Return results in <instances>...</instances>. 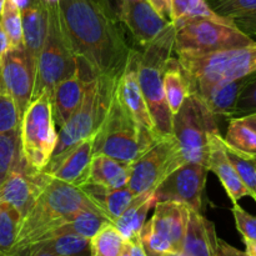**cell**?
Masks as SVG:
<instances>
[{"instance_id":"obj_1","label":"cell","mask_w":256,"mask_h":256,"mask_svg":"<svg viewBox=\"0 0 256 256\" xmlns=\"http://www.w3.org/2000/svg\"><path fill=\"white\" fill-rule=\"evenodd\" d=\"M58 6L78 59L94 75L122 74L132 48L102 4L98 0H60Z\"/></svg>"},{"instance_id":"obj_2","label":"cell","mask_w":256,"mask_h":256,"mask_svg":"<svg viewBox=\"0 0 256 256\" xmlns=\"http://www.w3.org/2000/svg\"><path fill=\"white\" fill-rule=\"evenodd\" d=\"M84 209L104 214L82 188L48 175L34 204L22 219L16 240L10 252L25 249L48 239L55 230Z\"/></svg>"},{"instance_id":"obj_3","label":"cell","mask_w":256,"mask_h":256,"mask_svg":"<svg viewBox=\"0 0 256 256\" xmlns=\"http://www.w3.org/2000/svg\"><path fill=\"white\" fill-rule=\"evenodd\" d=\"M160 138L162 136L145 129L134 119L115 89L106 116L92 138V155H106L130 164L145 154Z\"/></svg>"},{"instance_id":"obj_4","label":"cell","mask_w":256,"mask_h":256,"mask_svg":"<svg viewBox=\"0 0 256 256\" xmlns=\"http://www.w3.org/2000/svg\"><path fill=\"white\" fill-rule=\"evenodd\" d=\"M174 36L175 28L170 22L142 52L136 50L138 82L159 136H172V114L162 86V65L172 56Z\"/></svg>"},{"instance_id":"obj_5","label":"cell","mask_w":256,"mask_h":256,"mask_svg":"<svg viewBox=\"0 0 256 256\" xmlns=\"http://www.w3.org/2000/svg\"><path fill=\"white\" fill-rule=\"evenodd\" d=\"M119 76L96 75L86 82L82 104L60 128L56 146L49 162L59 159L84 140L94 138L106 116Z\"/></svg>"},{"instance_id":"obj_6","label":"cell","mask_w":256,"mask_h":256,"mask_svg":"<svg viewBox=\"0 0 256 256\" xmlns=\"http://www.w3.org/2000/svg\"><path fill=\"white\" fill-rule=\"evenodd\" d=\"M176 55L189 92L206 85L256 74V44L204 54L180 52Z\"/></svg>"},{"instance_id":"obj_7","label":"cell","mask_w":256,"mask_h":256,"mask_svg":"<svg viewBox=\"0 0 256 256\" xmlns=\"http://www.w3.org/2000/svg\"><path fill=\"white\" fill-rule=\"evenodd\" d=\"M48 30L38 58L32 98L42 92L52 95L55 85L74 74L78 58L62 26L58 4H46Z\"/></svg>"},{"instance_id":"obj_8","label":"cell","mask_w":256,"mask_h":256,"mask_svg":"<svg viewBox=\"0 0 256 256\" xmlns=\"http://www.w3.org/2000/svg\"><path fill=\"white\" fill-rule=\"evenodd\" d=\"M55 126L52 95L42 92L30 100L20 120L22 156L36 172H42L52 159L58 142Z\"/></svg>"},{"instance_id":"obj_9","label":"cell","mask_w":256,"mask_h":256,"mask_svg":"<svg viewBox=\"0 0 256 256\" xmlns=\"http://www.w3.org/2000/svg\"><path fill=\"white\" fill-rule=\"evenodd\" d=\"M175 28L174 50L180 52H204L255 45L256 42L236 26L209 18H188L172 22Z\"/></svg>"},{"instance_id":"obj_10","label":"cell","mask_w":256,"mask_h":256,"mask_svg":"<svg viewBox=\"0 0 256 256\" xmlns=\"http://www.w3.org/2000/svg\"><path fill=\"white\" fill-rule=\"evenodd\" d=\"M216 130H219L216 118L205 108L196 95L189 92L179 112L172 116V135L179 145L184 162L206 168L208 136Z\"/></svg>"},{"instance_id":"obj_11","label":"cell","mask_w":256,"mask_h":256,"mask_svg":"<svg viewBox=\"0 0 256 256\" xmlns=\"http://www.w3.org/2000/svg\"><path fill=\"white\" fill-rule=\"evenodd\" d=\"M182 164H185L184 158L174 135L160 138L145 154L130 162L128 189L134 196L154 192Z\"/></svg>"},{"instance_id":"obj_12","label":"cell","mask_w":256,"mask_h":256,"mask_svg":"<svg viewBox=\"0 0 256 256\" xmlns=\"http://www.w3.org/2000/svg\"><path fill=\"white\" fill-rule=\"evenodd\" d=\"M206 172L204 165L195 162L182 164L154 190L158 202H182L190 209L200 212Z\"/></svg>"},{"instance_id":"obj_13","label":"cell","mask_w":256,"mask_h":256,"mask_svg":"<svg viewBox=\"0 0 256 256\" xmlns=\"http://www.w3.org/2000/svg\"><path fill=\"white\" fill-rule=\"evenodd\" d=\"M34 82L24 49H10L0 62V92L12 98L20 120L32 100Z\"/></svg>"},{"instance_id":"obj_14","label":"cell","mask_w":256,"mask_h":256,"mask_svg":"<svg viewBox=\"0 0 256 256\" xmlns=\"http://www.w3.org/2000/svg\"><path fill=\"white\" fill-rule=\"evenodd\" d=\"M46 179L48 175L45 172L30 168L24 156H22L0 186V202L12 205L24 218L34 204Z\"/></svg>"},{"instance_id":"obj_15","label":"cell","mask_w":256,"mask_h":256,"mask_svg":"<svg viewBox=\"0 0 256 256\" xmlns=\"http://www.w3.org/2000/svg\"><path fill=\"white\" fill-rule=\"evenodd\" d=\"M94 76L96 75L92 74L88 66H85L84 72L82 62L78 59V68L74 74L55 85L52 92V116L58 128H62L76 112L84 98L86 82Z\"/></svg>"},{"instance_id":"obj_16","label":"cell","mask_w":256,"mask_h":256,"mask_svg":"<svg viewBox=\"0 0 256 256\" xmlns=\"http://www.w3.org/2000/svg\"><path fill=\"white\" fill-rule=\"evenodd\" d=\"M208 170L214 172L219 178L222 188L226 192L232 204H236L240 199L250 196V192L238 175L234 165L228 158L224 148L222 136L219 130L212 132L208 136Z\"/></svg>"},{"instance_id":"obj_17","label":"cell","mask_w":256,"mask_h":256,"mask_svg":"<svg viewBox=\"0 0 256 256\" xmlns=\"http://www.w3.org/2000/svg\"><path fill=\"white\" fill-rule=\"evenodd\" d=\"M136 50L138 49H134V48L130 50L126 65H125L124 70L118 79L116 92L125 108L132 112L134 119L140 125H142L145 129L150 130L158 135L154 122L150 116L149 109H148V105L145 102L144 96H142V89H140L139 82H138Z\"/></svg>"},{"instance_id":"obj_18","label":"cell","mask_w":256,"mask_h":256,"mask_svg":"<svg viewBox=\"0 0 256 256\" xmlns=\"http://www.w3.org/2000/svg\"><path fill=\"white\" fill-rule=\"evenodd\" d=\"M92 159V138L84 140L65 152L55 162H49L42 172L54 179L82 186L89 175L90 162Z\"/></svg>"},{"instance_id":"obj_19","label":"cell","mask_w":256,"mask_h":256,"mask_svg":"<svg viewBox=\"0 0 256 256\" xmlns=\"http://www.w3.org/2000/svg\"><path fill=\"white\" fill-rule=\"evenodd\" d=\"M170 22L162 19L146 0L125 2L124 25L142 48L156 39Z\"/></svg>"},{"instance_id":"obj_20","label":"cell","mask_w":256,"mask_h":256,"mask_svg":"<svg viewBox=\"0 0 256 256\" xmlns=\"http://www.w3.org/2000/svg\"><path fill=\"white\" fill-rule=\"evenodd\" d=\"M189 210L190 208L182 202H158L150 219L155 232L170 242L175 252H182Z\"/></svg>"},{"instance_id":"obj_21","label":"cell","mask_w":256,"mask_h":256,"mask_svg":"<svg viewBox=\"0 0 256 256\" xmlns=\"http://www.w3.org/2000/svg\"><path fill=\"white\" fill-rule=\"evenodd\" d=\"M22 45L28 64L36 72L38 58L44 44L48 30V8L44 0H32L30 5L22 10Z\"/></svg>"},{"instance_id":"obj_22","label":"cell","mask_w":256,"mask_h":256,"mask_svg":"<svg viewBox=\"0 0 256 256\" xmlns=\"http://www.w3.org/2000/svg\"><path fill=\"white\" fill-rule=\"evenodd\" d=\"M254 75L255 74L242 78V79L232 80V82L206 85L194 92H190V94L196 95L215 118L222 116L230 120L234 115L235 106H236L238 99L242 89L252 79Z\"/></svg>"},{"instance_id":"obj_23","label":"cell","mask_w":256,"mask_h":256,"mask_svg":"<svg viewBox=\"0 0 256 256\" xmlns=\"http://www.w3.org/2000/svg\"><path fill=\"white\" fill-rule=\"evenodd\" d=\"M219 238L214 222L202 216L200 212L189 210L186 232L182 252L186 256H218Z\"/></svg>"},{"instance_id":"obj_24","label":"cell","mask_w":256,"mask_h":256,"mask_svg":"<svg viewBox=\"0 0 256 256\" xmlns=\"http://www.w3.org/2000/svg\"><path fill=\"white\" fill-rule=\"evenodd\" d=\"M129 175V162H119L106 155H92L85 184L98 185L105 189H122L128 185Z\"/></svg>"},{"instance_id":"obj_25","label":"cell","mask_w":256,"mask_h":256,"mask_svg":"<svg viewBox=\"0 0 256 256\" xmlns=\"http://www.w3.org/2000/svg\"><path fill=\"white\" fill-rule=\"evenodd\" d=\"M156 202L158 199L154 192H142L132 200L129 206L114 222L115 228L126 242L139 240L140 232L146 222L148 212L152 208H155Z\"/></svg>"},{"instance_id":"obj_26","label":"cell","mask_w":256,"mask_h":256,"mask_svg":"<svg viewBox=\"0 0 256 256\" xmlns=\"http://www.w3.org/2000/svg\"><path fill=\"white\" fill-rule=\"evenodd\" d=\"M220 16L230 20L256 42V0H205Z\"/></svg>"},{"instance_id":"obj_27","label":"cell","mask_w":256,"mask_h":256,"mask_svg":"<svg viewBox=\"0 0 256 256\" xmlns=\"http://www.w3.org/2000/svg\"><path fill=\"white\" fill-rule=\"evenodd\" d=\"M80 188L92 198V202L102 209L112 224L119 219L135 198L128 186L122 189H105L98 185L85 184Z\"/></svg>"},{"instance_id":"obj_28","label":"cell","mask_w":256,"mask_h":256,"mask_svg":"<svg viewBox=\"0 0 256 256\" xmlns=\"http://www.w3.org/2000/svg\"><path fill=\"white\" fill-rule=\"evenodd\" d=\"M162 86L169 109L174 116L189 95L186 79L176 58H168L162 65Z\"/></svg>"},{"instance_id":"obj_29","label":"cell","mask_w":256,"mask_h":256,"mask_svg":"<svg viewBox=\"0 0 256 256\" xmlns=\"http://www.w3.org/2000/svg\"><path fill=\"white\" fill-rule=\"evenodd\" d=\"M108 222H112L104 214H102V212L89 209L80 210L66 224H64L59 229L55 230L49 238L60 234H78L84 238H88V239H92Z\"/></svg>"},{"instance_id":"obj_30","label":"cell","mask_w":256,"mask_h":256,"mask_svg":"<svg viewBox=\"0 0 256 256\" xmlns=\"http://www.w3.org/2000/svg\"><path fill=\"white\" fill-rule=\"evenodd\" d=\"M56 256H90V239L78 234H60L36 242Z\"/></svg>"},{"instance_id":"obj_31","label":"cell","mask_w":256,"mask_h":256,"mask_svg":"<svg viewBox=\"0 0 256 256\" xmlns=\"http://www.w3.org/2000/svg\"><path fill=\"white\" fill-rule=\"evenodd\" d=\"M125 245L126 240L119 230L108 222L90 239V256H120Z\"/></svg>"},{"instance_id":"obj_32","label":"cell","mask_w":256,"mask_h":256,"mask_svg":"<svg viewBox=\"0 0 256 256\" xmlns=\"http://www.w3.org/2000/svg\"><path fill=\"white\" fill-rule=\"evenodd\" d=\"M22 156L19 125L10 132L0 134V186Z\"/></svg>"},{"instance_id":"obj_33","label":"cell","mask_w":256,"mask_h":256,"mask_svg":"<svg viewBox=\"0 0 256 256\" xmlns=\"http://www.w3.org/2000/svg\"><path fill=\"white\" fill-rule=\"evenodd\" d=\"M224 142L246 156L256 158V132L240 119H230Z\"/></svg>"},{"instance_id":"obj_34","label":"cell","mask_w":256,"mask_h":256,"mask_svg":"<svg viewBox=\"0 0 256 256\" xmlns=\"http://www.w3.org/2000/svg\"><path fill=\"white\" fill-rule=\"evenodd\" d=\"M22 219L15 208L0 202V256L9 252L14 246Z\"/></svg>"},{"instance_id":"obj_35","label":"cell","mask_w":256,"mask_h":256,"mask_svg":"<svg viewBox=\"0 0 256 256\" xmlns=\"http://www.w3.org/2000/svg\"><path fill=\"white\" fill-rule=\"evenodd\" d=\"M209 18V19L216 20V22L232 24L230 20L218 15L212 8L208 5L205 0H172V22L180 19H188V18ZM235 26V25H234Z\"/></svg>"},{"instance_id":"obj_36","label":"cell","mask_w":256,"mask_h":256,"mask_svg":"<svg viewBox=\"0 0 256 256\" xmlns=\"http://www.w3.org/2000/svg\"><path fill=\"white\" fill-rule=\"evenodd\" d=\"M0 24L9 40V50L24 49L22 45V10L15 6L10 0H6L0 15Z\"/></svg>"},{"instance_id":"obj_37","label":"cell","mask_w":256,"mask_h":256,"mask_svg":"<svg viewBox=\"0 0 256 256\" xmlns=\"http://www.w3.org/2000/svg\"><path fill=\"white\" fill-rule=\"evenodd\" d=\"M222 142H224V139H222ZM224 148L228 158L236 170L238 175L250 192V196L256 202V158H250L244 154H240L239 152L232 149L225 142Z\"/></svg>"},{"instance_id":"obj_38","label":"cell","mask_w":256,"mask_h":256,"mask_svg":"<svg viewBox=\"0 0 256 256\" xmlns=\"http://www.w3.org/2000/svg\"><path fill=\"white\" fill-rule=\"evenodd\" d=\"M139 239L148 256H165L169 252H175L170 242L155 232L150 220L145 222Z\"/></svg>"},{"instance_id":"obj_39","label":"cell","mask_w":256,"mask_h":256,"mask_svg":"<svg viewBox=\"0 0 256 256\" xmlns=\"http://www.w3.org/2000/svg\"><path fill=\"white\" fill-rule=\"evenodd\" d=\"M20 125V115L9 95L0 92V134Z\"/></svg>"},{"instance_id":"obj_40","label":"cell","mask_w":256,"mask_h":256,"mask_svg":"<svg viewBox=\"0 0 256 256\" xmlns=\"http://www.w3.org/2000/svg\"><path fill=\"white\" fill-rule=\"evenodd\" d=\"M254 112H256V74L242 89L232 119H239Z\"/></svg>"},{"instance_id":"obj_41","label":"cell","mask_w":256,"mask_h":256,"mask_svg":"<svg viewBox=\"0 0 256 256\" xmlns=\"http://www.w3.org/2000/svg\"><path fill=\"white\" fill-rule=\"evenodd\" d=\"M232 212L234 215L235 225L242 239H249L256 242V216L249 214L239 204H232Z\"/></svg>"},{"instance_id":"obj_42","label":"cell","mask_w":256,"mask_h":256,"mask_svg":"<svg viewBox=\"0 0 256 256\" xmlns=\"http://www.w3.org/2000/svg\"><path fill=\"white\" fill-rule=\"evenodd\" d=\"M152 9L168 22H172V0H146Z\"/></svg>"},{"instance_id":"obj_43","label":"cell","mask_w":256,"mask_h":256,"mask_svg":"<svg viewBox=\"0 0 256 256\" xmlns=\"http://www.w3.org/2000/svg\"><path fill=\"white\" fill-rule=\"evenodd\" d=\"M2 256H56L52 252H48V250L40 248L38 244H32L30 246L25 248V249L16 250V252H10L8 254Z\"/></svg>"},{"instance_id":"obj_44","label":"cell","mask_w":256,"mask_h":256,"mask_svg":"<svg viewBox=\"0 0 256 256\" xmlns=\"http://www.w3.org/2000/svg\"><path fill=\"white\" fill-rule=\"evenodd\" d=\"M218 256H248L246 252L236 249L232 245L219 238V246H218Z\"/></svg>"},{"instance_id":"obj_45","label":"cell","mask_w":256,"mask_h":256,"mask_svg":"<svg viewBox=\"0 0 256 256\" xmlns=\"http://www.w3.org/2000/svg\"><path fill=\"white\" fill-rule=\"evenodd\" d=\"M9 52V40H8L6 34L0 24V62L4 58V55Z\"/></svg>"},{"instance_id":"obj_46","label":"cell","mask_w":256,"mask_h":256,"mask_svg":"<svg viewBox=\"0 0 256 256\" xmlns=\"http://www.w3.org/2000/svg\"><path fill=\"white\" fill-rule=\"evenodd\" d=\"M130 245V256H148L146 252H144L142 246V242L139 240H135V242H128Z\"/></svg>"},{"instance_id":"obj_47","label":"cell","mask_w":256,"mask_h":256,"mask_svg":"<svg viewBox=\"0 0 256 256\" xmlns=\"http://www.w3.org/2000/svg\"><path fill=\"white\" fill-rule=\"evenodd\" d=\"M245 245V252L248 256H256V242L249 239H242Z\"/></svg>"},{"instance_id":"obj_48","label":"cell","mask_w":256,"mask_h":256,"mask_svg":"<svg viewBox=\"0 0 256 256\" xmlns=\"http://www.w3.org/2000/svg\"><path fill=\"white\" fill-rule=\"evenodd\" d=\"M239 119L242 120L244 124H246L248 126L252 128V130H255V132H256V112H254V114L245 115V116L239 118Z\"/></svg>"},{"instance_id":"obj_49","label":"cell","mask_w":256,"mask_h":256,"mask_svg":"<svg viewBox=\"0 0 256 256\" xmlns=\"http://www.w3.org/2000/svg\"><path fill=\"white\" fill-rule=\"evenodd\" d=\"M10 2H12V4L15 5V6L19 8L20 10H24L25 8L29 6L30 2H32V0H10Z\"/></svg>"},{"instance_id":"obj_50","label":"cell","mask_w":256,"mask_h":256,"mask_svg":"<svg viewBox=\"0 0 256 256\" xmlns=\"http://www.w3.org/2000/svg\"><path fill=\"white\" fill-rule=\"evenodd\" d=\"M120 256H130V245L128 242H126V245H125L124 250H122V252L120 254Z\"/></svg>"},{"instance_id":"obj_51","label":"cell","mask_w":256,"mask_h":256,"mask_svg":"<svg viewBox=\"0 0 256 256\" xmlns=\"http://www.w3.org/2000/svg\"><path fill=\"white\" fill-rule=\"evenodd\" d=\"M165 256H186V255L182 254V252H169V254H166Z\"/></svg>"},{"instance_id":"obj_52","label":"cell","mask_w":256,"mask_h":256,"mask_svg":"<svg viewBox=\"0 0 256 256\" xmlns=\"http://www.w3.org/2000/svg\"><path fill=\"white\" fill-rule=\"evenodd\" d=\"M5 2H6V0H0V15H2V9H4Z\"/></svg>"},{"instance_id":"obj_53","label":"cell","mask_w":256,"mask_h":256,"mask_svg":"<svg viewBox=\"0 0 256 256\" xmlns=\"http://www.w3.org/2000/svg\"><path fill=\"white\" fill-rule=\"evenodd\" d=\"M60 0H44V2H46V4H58Z\"/></svg>"}]
</instances>
